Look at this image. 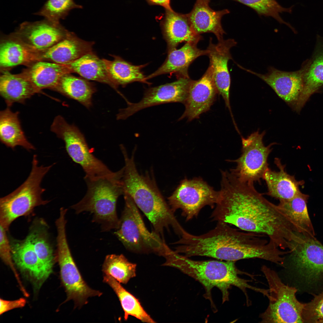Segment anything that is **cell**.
<instances>
[{
  "instance_id": "9",
  "label": "cell",
  "mask_w": 323,
  "mask_h": 323,
  "mask_svg": "<svg viewBox=\"0 0 323 323\" xmlns=\"http://www.w3.org/2000/svg\"><path fill=\"white\" fill-rule=\"evenodd\" d=\"M51 131L64 142L67 153L72 160L78 164L85 173V176L97 177L111 176L112 171L91 152L83 135L77 127L69 124L60 115L54 118Z\"/></svg>"
},
{
  "instance_id": "27",
  "label": "cell",
  "mask_w": 323,
  "mask_h": 323,
  "mask_svg": "<svg viewBox=\"0 0 323 323\" xmlns=\"http://www.w3.org/2000/svg\"><path fill=\"white\" fill-rule=\"evenodd\" d=\"M309 197L308 195L300 192L290 200L279 201L277 205L296 232L314 237V229L307 211Z\"/></svg>"
},
{
  "instance_id": "19",
  "label": "cell",
  "mask_w": 323,
  "mask_h": 323,
  "mask_svg": "<svg viewBox=\"0 0 323 323\" xmlns=\"http://www.w3.org/2000/svg\"><path fill=\"white\" fill-rule=\"evenodd\" d=\"M13 260L20 270L33 280L36 288L40 287L48 277L28 235L22 241L10 243Z\"/></svg>"
},
{
  "instance_id": "37",
  "label": "cell",
  "mask_w": 323,
  "mask_h": 323,
  "mask_svg": "<svg viewBox=\"0 0 323 323\" xmlns=\"http://www.w3.org/2000/svg\"><path fill=\"white\" fill-rule=\"evenodd\" d=\"M246 5L255 10L260 16L271 17L281 24H284L292 31L294 28L281 17L283 12L291 13L292 7L287 8L282 7L276 0H233Z\"/></svg>"
},
{
  "instance_id": "29",
  "label": "cell",
  "mask_w": 323,
  "mask_h": 323,
  "mask_svg": "<svg viewBox=\"0 0 323 323\" xmlns=\"http://www.w3.org/2000/svg\"><path fill=\"white\" fill-rule=\"evenodd\" d=\"M36 93H38L31 83L21 74H13L3 71L0 78V93L7 106L16 102L24 103Z\"/></svg>"
},
{
  "instance_id": "30",
  "label": "cell",
  "mask_w": 323,
  "mask_h": 323,
  "mask_svg": "<svg viewBox=\"0 0 323 323\" xmlns=\"http://www.w3.org/2000/svg\"><path fill=\"white\" fill-rule=\"evenodd\" d=\"M65 65L72 72H76L88 80L107 84L121 93L118 90V87L109 77L103 59H100L92 51Z\"/></svg>"
},
{
  "instance_id": "18",
  "label": "cell",
  "mask_w": 323,
  "mask_h": 323,
  "mask_svg": "<svg viewBox=\"0 0 323 323\" xmlns=\"http://www.w3.org/2000/svg\"><path fill=\"white\" fill-rule=\"evenodd\" d=\"M213 76L212 68L209 65L199 79L192 80L183 103L185 111L178 120L186 118L191 121L210 110L218 94Z\"/></svg>"
},
{
  "instance_id": "32",
  "label": "cell",
  "mask_w": 323,
  "mask_h": 323,
  "mask_svg": "<svg viewBox=\"0 0 323 323\" xmlns=\"http://www.w3.org/2000/svg\"><path fill=\"white\" fill-rule=\"evenodd\" d=\"M103 60L109 77L117 87L134 82L150 84L141 71L144 65H134L116 56L113 60Z\"/></svg>"
},
{
  "instance_id": "12",
  "label": "cell",
  "mask_w": 323,
  "mask_h": 323,
  "mask_svg": "<svg viewBox=\"0 0 323 323\" xmlns=\"http://www.w3.org/2000/svg\"><path fill=\"white\" fill-rule=\"evenodd\" d=\"M219 195L220 191H215L201 178H186L168 197V202L174 213L181 210L187 221L196 217L205 206L214 208Z\"/></svg>"
},
{
  "instance_id": "7",
  "label": "cell",
  "mask_w": 323,
  "mask_h": 323,
  "mask_svg": "<svg viewBox=\"0 0 323 323\" xmlns=\"http://www.w3.org/2000/svg\"><path fill=\"white\" fill-rule=\"evenodd\" d=\"M55 164L39 166L37 155H34L31 170L26 179L14 191L0 198V224L6 231L17 218L29 214L36 207L49 202L42 198L45 189L41 183Z\"/></svg>"
},
{
  "instance_id": "25",
  "label": "cell",
  "mask_w": 323,
  "mask_h": 323,
  "mask_svg": "<svg viewBox=\"0 0 323 323\" xmlns=\"http://www.w3.org/2000/svg\"><path fill=\"white\" fill-rule=\"evenodd\" d=\"M198 42H187L181 48L169 52L163 65L155 71L146 77L147 80L159 75L175 73L178 78L189 77L188 69L191 64L198 57L207 55V51L197 47Z\"/></svg>"
},
{
  "instance_id": "36",
  "label": "cell",
  "mask_w": 323,
  "mask_h": 323,
  "mask_svg": "<svg viewBox=\"0 0 323 323\" xmlns=\"http://www.w3.org/2000/svg\"><path fill=\"white\" fill-rule=\"evenodd\" d=\"M43 230L41 227L33 228L28 235L48 277L52 271L54 258L53 250Z\"/></svg>"
},
{
  "instance_id": "21",
  "label": "cell",
  "mask_w": 323,
  "mask_h": 323,
  "mask_svg": "<svg viewBox=\"0 0 323 323\" xmlns=\"http://www.w3.org/2000/svg\"><path fill=\"white\" fill-rule=\"evenodd\" d=\"M163 33L167 42L169 52L176 49L183 42H198L202 39L192 28L187 14L165 10L160 22Z\"/></svg>"
},
{
  "instance_id": "4",
  "label": "cell",
  "mask_w": 323,
  "mask_h": 323,
  "mask_svg": "<svg viewBox=\"0 0 323 323\" xmlns=\"http://www.w3.org/2000/svg\"><path fill=\"white\" fill-rule=\"evenodd\" d=\"M123 167L112 176H84L87 189L82 199L71 206L77 214L89 212L93 215L92 221L100 225L103 231L117 229L119 219L116 204L119 197L123 195Z\"/></svg>"
},
{
  "instance_id": "2",
  "label": "cell",
  "mask_w": 323,
  "mask_h": 323,
  "mask_svg": "<svg viewBox=\"0 0 323 323\" xmlns=\"http://www.w3.org/2000/svg\"><path fill=\"white\" fill-rule=\"evenodd\" d=\"M228 224L218 222L213 229L199 235L187 232L174 243L180 245L175 251L187 257L204 256L226 261L269 259L272 246L264 235L240 231Z\"/></svg>"
},
{
  "instance_id": "23",
  "label": "cell",
  "mask_w": 323,
  "mask_h": 323,
  "mask_svg": "<svg viewBox=\"0 0 323 323\" xmlns=\"http://www.w3.org/2000/svg\"><path fill=\"white\" fill-rule=\"evenodd\" d=\"M274 163L278 169L272 171L268 168L264 173L262 179L266 184V194L280 201L290 200L301 192L299 187L304 184L303 181H298L294 176L288 174L280 159L275 158Z\"/></svg>"
},
{
  "instance_id": "20",
  "label": "cell",
  "mask_w": 323,
  "mask_h": 323,
  "mask_svg": "<svg viewBox=\"0 0 323 323\" xmlns=\"http://www.w3.org/2000/svg\"><path fill=\"white\" fill-rule=\"evenodd\" d=\"M303 89L297 111L301 110L310 97L323 88V37L316 36L315 47L310 58L304 61Z\"/></svg>"
},
{
  "instance_id": "35",
  "label": "cell",
  "mask_w": 323,
  "mask_h": 323,
  "mask_svg": "<svg viewBox=\"0 0 323 323\" xmlns=\"http://www.w3.org/2000/svg\"><path fill=\"white\" fill-rule=\"evenodd\" d=\"M136 266L123 254H111L106 257L102 271L103 274L111 276L120 283L126 284L136 276Z\"/></svg>"
},
{
  "instance_id": "1",
  "label": "cell",
  "mask_w": 323,
  "mask_h": 323,
  "mask_svg": "<svg viewBox=\"0 0 323 323\" xmlns=\"http://www.w3.org/2000/svg\"><path fill=\"white\" fill-rule=\"evenodd\" d=\"M221 184L212 220L265 235L281 249H288L296 232L277 205L257 191L254 184L241 182L228 171L222 173Z\"/></svg>"
},
{
  "instance_id": "24",
  "label": "cell",
  "mask_w": 323,
  "mask_h": 323,
  "mask_svg": "<svg viewBox=\"0 0 323 323\" xmlns=\"http://www.w3.org/2000/svg\"><path fill=\"white\" fill-rule=\"evenodd\" d=\"M93 42L83 40L68 31L63 39L46 50L40 53L42 60L66 64L92 51Z\"/></svg>"
},
{
  "instance_id": "14",
  "label": "cell",
  "mask_w": 323,
  "mask_h": 323,
  "mask_svg": "<svg viewBox=\"0 0 323 323\" xmlns=\"http://www.w3.org/2000/svg\"><path fill=\"white\" fill-rule=\"evenodd\" d=\"M192 80L189 77H181L173 82L148 88L141 100L136 103L126 99L127 106L119 110L117 119L125 120L141 110L157 105L174 102L184 103Z\"/></svg>"
},
{
  "instance_id": "16",
  "label": "cell",
  "mask_w": 323,
  "mask_h": 323,
  "mask_svg": "<svg viewBox=\"0 0 323 323\" xmlns=\"http://www.w3.org/2000/svg\"><path fill=\"white\" fill-rule=\"evenodd\" d=\"M242 69L263 80L281 98L296 111L303 89L304 67L302 64L299 69L293 71H282L270 67L268 72L263 74L244 68Z\"/></svg>"
},
{
  "instance_id": "41",
  "label": "cell",
  "mask_w": 323,
  "mask_h": 323,
  "mask_svg": "<svg viewBox=\"0 0 323 323\" xmlns=\"http://www.w3.org/2000/svg\"><path fill=\"white\" fill-rule=\"evenodd\" d=\"M0 314L1 315L13 309L23 307L26 304V301L23 298L12 301L0 298Z\"/></svg>"
},
{
  "instance_id": "6",
  "label": "cell",
  "mask_w": 323,
  "mask_h": 323,
  "mask_svg": "<svg viewBox=\"0 0 323 323\" xmlns=\"http://www.w3.org/2000/svg\"><path fill=\"white\" fill-rule=\"evenodd\" d=\"M288 249L289 262L301 288L313 295L323 292V245L314 237L298 233Z\"/></svg>"
},
{
  "instance_id": "28",
  "label": "cell",
  "mask_w": 323,
  "mask_h": 323,
  "mask_svg": "<svg viewBox=\"0 0 323 323\" xmlns=\"http://www.w3.org/2000/svg\"><path fill=\"white\" fill-rule=\"evenodd\" d=\"M7 106L0 112V139L2 143L12 149L20 146L28 151L35 149L27 140L22 128L19 112H14Z\"/></svg>"
},
{
  "instance_id": "40",
  "label": "cell",
  "mask_w": 323,
  "mask_h": 323,
  "mask_svg": "<svg viewBox=\"0 0 323 323\" xmlns=\"http://www.w3.org/2000/svg\"><path fill=\"white\" fill-rule=\"evenodd\" d=\"M6 230L1 225L0 226V255L3 261L13 267L10 243L6 233Z\"/></svg>"
},
{
  "instance_id": "17",
  "label": "cell",
  "mask_w": 323,
  "mask_h": 323,
  "mask_svg": "<svg viewBox=\"0 0 323 323\" xmlns=\"http://www.w3.org/2000/svg\"><path fill=\"white\" fill-rule=\"evenodd\" d=\"M212 41L210 38L207 55L209 58L214 83L218 94L222 97L232 117L230 102L231 79L228 64L230 60L232 59L230 49L237 42L231 39H223L216 44Z\"/></svg>"
},
{
  "instance_id": "3",
  "label": "cell",
  "mask_w": 323,
  "mask_h": 323,
  "mask_svg": "<svg viewBox=\"0 0 323 323\" xmlns=\"http://www.w3.org/2000/svg\"><path fill=\"white\" fill-rule=\"evenodd\" d=\"M124 194L129 195L163 239L165 230L172 229L180 237L186 232L164 200L155 181L139 174L135 165L127 167L122 178Z\"/></svg>"
},
{
  "instance_id": "5",
  "label": "cell",
  "mask_w": 323,
  "mask_h": 323,
  "mask_svg": "<svg viewBox=\"0 0 323 323\" xmlns=\"http://www.w3.org/2000/svg\"><path fill=\"white\" fill-rule=\"evenodd\" d=\"M235 261L217 260L196 261L176 253L168 261L167 266L176 268L201 283L205 291V297L211 301V291L214 287L222 293L223 302L228 299V290L231 286L237 287L248 298L247 290L254 291L257 288L250 285L249 281L238 276L240 271Z\"/></svg>"
},
{
  "instance_id": "10",
  "label": "cell",
  "mask_w": 323,
  "mask_h": 323,
  "mask_svg": "<svg viewBox=\"0 0 323 323\" xmlns=\"http://www.w3.org/2000/svg\"><path fill=\"white\" fill-rule=\"evenodd\" d=\"M56 258L60 268V277L66 293L65 302L73 300L74 307L81 308L90 297L100 296L102 293L91 288L85 282L73 258L67 241L65 227H57Z\"/></svg>"
},
{
  "instance_id": "42",
  "label": "cell",
  "mask_w": 323,
  "mask_h": 323,
  "mask_svg": "<svg viewBox=\"0 0 323 323\" xmlns=\"http://www.w3.org/2000/svg\"><path fill=\"white\" fill-rule=\"evenodd\" d=\"M171 0H146L150 5H157L162 7L165 10H172L170 4Z\"/></svg>"
},
{
  "instance_id": "39",
  "label": "cell",
  "mask_w": 323,
  "mask_h": 323,
  "mask_svg": "<svg viewBox=\"0 0 323 323\" xmlns=\"http://www.w3.org/2000/svg\"><path fill=\"white\" fill-rule=\"evenodd\" d=\"M313 295L311 301L305 304L302 314L303 323H323V292Z\"/></svg>"
},
{
  "instance_id": "22",
  "label": "cell",
  "mask_w": 323,
  "mask_h": 323,
  "mask_svg": "<svg viewBox=\"0 0 323 323\" xmlns=\"http://www.w3.org/2000/svg\"><path fill=\"white\" fill-rule=\"evenodd\" d=\"M210 0H196L192 10L187 14L196 33H212L219 41L223 39L225 33L221 25V18L229 11L227 9L215 11L210 7Z\"/></svg>"
},
{
  "instance_id": "33",
  "label": "cell",
  "mask_w": 323,
  "mask_h": 323,
  "mask_svg": "<svg viewBox=\"0 0 323 323\" xmlns=\"http://www.w3.org/2000/svg\"><path fill=\"white\" fill-rule=\"evenodd\" d=\"M103 281L109 285L114 291L120 302L124 312V318L127 320L132 316L144 322L153 323L155 322L146 312L139 300L128 291L111 276L103 274Z\"/></svg>"
},
{
  "instance_id": "8",
  "label": "cell",
  "mask_w": 323,
  "mask_h": 323,
  "mask_svg": "<svg viewBox=\"0 0 323 323\" xmlns=\"http://www.w3.org/2000/svg\"><path fill=\"white\" fill-rule=\"evenodd\" d=\"M261 271L268 284L269 303L260 315V322L303 323L302 314L305 304L297 299V288L285 284L277 273L266 266H262Z\"/></svg>"
},
{
  "instance_id": "13",
  "label": "cell",
  "mask_w": 323,
  "mask_h": 323,
  "mask_svg": "<svg viewBox=\"0 0 323 323\" xmlns=\"http://www.w3.org/2000/svg\"><path fill=\"white\" fill-rule=\"evenodd\" d=\"M125 206L115 235L128 250L137 253L150 252L148 245L153 237L145 226L137 206L128 194H123Z\"/></svg>"
},
{
  "instance_id": "38",
  "label": "cell",
  "mask_w": 323,
  "mask_h": 323,
  "mask_svg": "<svg viewBox=\"0 0 323 323\" xmlns=\"http://www.w3.org/2000/svg\"><path fill=\"white\" fill-rule=\"evenodd\" d=\"M82 8V6L76 4L73 0H48L35 14L42 16L47 20L59 22L60 19H65L71 10Z\"/></svg>"
},
{
  "instance_id": "34",
  "label": "cell",
  "mask_w": 323,
  "mask_h": 323,
  "mask_svg": "<svg viewBox=\"0 0 323 323\" xmlns=\"http://www.w3.org/2000/svg\"><path fill=\"white\" fill-rule=\"evenodd\" d=\"M55 90L78 101L87 108L92 105V96L96 91L92 84L70 73L61 78Z\"/></svg>"
},
{
  "instance_id": "15",
  "label": "cell",
  "mask_w": 323,
  "mask_h": 323,
  "mask_svg": "<svg viewBox=\"0 0 323 323\" xmlns=\"http://www.w3.org/2000/svg\"><path fill=\"white\" fill-rule=\"evenodd\" d=\"M68 32L60 22L45 19L24 22L12 35L31 50L39 53L60 41Z\"/></svg>"
},
{
  "instance_id": "11",
  "label": "cell",
  "mask_w": 323,
  "mask_h": 323,
  "mask_svg": "<svg viewBox=\"0 0 323 323\" xmlns=\"http://www.w3.org/2000/svg\"><path fill=\"white\" fill-rule=\"evenodd\" d=\"M266 133H260L258 130L246 138L241 137L242 153L237 159L230 161L235 162L236 167L231 173L240 181L254 184L260 182L263 175L269 168L268 156L275 142L265 146L263 139Z\"/></svg>"
},
{
  "instance_id": "26",
  "label": "cell",
  "mask_w": 323,
  "mask_h": 323,
  "mask_svg": "<svg viewBox=\"0 0 323 323\" xmlns=\"http://www.w3.org/2000/svg\"><path fill=\"white\" fill-rule=\"evenodd\" d=\"M71 73L65 65L41 60L31 65L21 74L27 79L39 93L45 89L55 90L61 78Z\"/></svg>"
},
{
  "instance_id": "31",
  "label": "cell",
  "mask_w": 323,
  "mask_h": 323,
  "mask_svg": "<svg viewBox=\"0 0 323 323\" xmlns=\"http://www.w3.org/2000/svg\"><path fill=\"white\" fill-rule=\"evenodd\" d=\"M41 60L39 54L31 50L12 35L1 43L0 65L2 68Z\"/></svg>"
}]
</instances>
